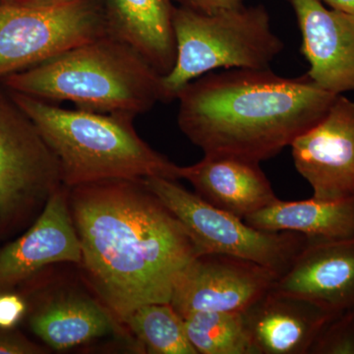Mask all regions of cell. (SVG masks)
<instances>
[{"label": "cell", "instance_id": "cell-1", "mask_svg": "<svg viewBox=\"0 0 354 354\" xmlns=\"http://www.w3.org/2000/svg\"><path fill=\"white\" fill-rule=\"evenodd\" d=\"M68 189L82 253L79 266L100 302L122 326L142 305L169 304L179 277L199 256L181 221L144 179Z\"/></svg>", "mask_w": 354, "mask_h": 354}, {"label": "cell", "instance_id": "cell-2", "mask_svg": "<svg viewBox=\"0 0 354 354\" xmlns=\"http://www.w3.org/2000/svg\"><path fill=\"white\" fill-rule=\"evenodd\" d=\"M337 95L306 75L225 69L191 81L177 94L179 129L204 156L262 162L325 115Z\"/></svg>", "mask_w": 354, "mask_h": 354}, {"label": "cell", "instance_id": "cell-3", "mask_svg": "<svg viewBox=\"0 0 354 354\" xmlns=\"http://www.w3.org/2000/svg\"><path fill=\"white\" fill-rule=\"evenodd\" d=\"M162 77L138 51L106 32L2 81L11 92L44 101L136 118L162 102Z\"/></svg>", "mask_w": 354, "mask_h": 354}, {"label": "cell", "instance_id": "cell-4", "mask_svg": "<svg viewBox=\"0 0 354 354\" xmlns=\"http://www.w3.org/2000/svg\"><path fill=\"white\" fill-rule=\"evenodd\" d=\"M9 92L55 153L66 187L111 179H179L178 165L139 136L134 115L62 109Z\"/></svg>", "mask_w": 354, "mask_h": 354}, {"label": "cell", "instance_id": "cell-5", "mask_svg": "<svg viewBox=\"0 0 354 354\" xmlns=\"http://www.w3.org/2000/svg\"><path fill=\"white\" fill-rule=\"evenodd\" d=\"M176 57L162 77V102L176 101L184 86L216 69H267L285 48L264 6H242L214 13L174 6Z\"/></svg>", "mask_w": 354, "mask_h": 354}, {"label": "cell", "instance_id": "cell-6", "mask_svg": "<svg viewBox=\"0 0 354 354\" xmlns=\"http://www.w3.org/2000/svg\"><path fill=\"white\" fill-rule=\"evenodd\" d=\"M147 187L187 230L197 252L221 254L269 268L279 277L288 271L306 245V236L295 232H266L243 218L212 206L176 180L144 178Z\"/></svg>", "mask_w": 354, "mask_h": 354}, {"label": "cell", "instance_id": "cell-7", "mask_svg": "<svg viewBox=\"0 0 354 354\" xmlns=\"http://www.w3.org/2000/svg\"><path fill=\"white\" fill-rule=\"evenodd\" d=\"M102 0L53 7L0 2V79L106 34Z\"/></svg>", "mask_w": 354, "mask_h": 354}, {"label": "cell", "instance_id": "cell-8", "mask_svg": "<svg viewBox=\"0 0 354 354\" xmlns=\"http://www.w3.org/2000/svg\"><path fill=\"white\" fill-rule=\"evenodd\" d=\"M62 186L55 153L11 93L0 90V227L43 209Z\"/></svg>", "mask_w": 354, "mask_h": 354}, {"label": "cell", "instance_id": "cell-9", "mask_svg": "<svg viewBox=\"0 0 354 354\" xmlns=\"http://www.w3.org/2000/svg\"><path fill=\"white\" fill-rule=\"evenodd\" d=\"M279 277L251 261L202 254L179 277L169 304L183 318L200 311L243 313L272 290Z\"/></svg>", "mask_w": 354, "mask_h": 354}, {"label": "cell", "instance_id": "cell-10", "mask_svg": "<svg viewBox=\"0 0 354 354\" xmlns=\"http://www.w3.org/2000/svg\"><path fill=\"white\" fill-rule=\"evenodd\" d=\"M295 169L321 200L354 195V102L337 95L325 115L292 142Z\"/></svg>", "mask_w": 354, "mask_h": 354}, {"label": "cell", "instance_id": "cell-11", "mask_svg": "<svg viewBox=\"0 0 354 354\" xmlns=\"http://www.w3.org/2000/svg\"><path fill=\"white\" fill-rule=\"evenodd\" d=\"M82 259L69 206V189L58 188L31 227L0 250V291L11 290L46 266Z\"/></svg>", "mask_w": 354, "mask_h": 354}, {"label": "cell", "instance_id": "cell-12", "mask_svg": "<svg viewBox=\"0 0 354 354\" xmlns=\"http://www.w3.org/2000/svg\"><path fill=\"white\" fill-rule=\"evenodd\" d=\"M290 2L301 32L305 75L330 94L354 92V15L328 8L320 0Z\"/></svg>", "mask_w": 354, "mask_h": 354}, {"label": "cell", "instance_id": "cell-13", "mask_svg": "<svg viewBox=\"0 0 354 354\" xmlns=\"http://www.w3.org/2000/svg\"><path fill=\"white\" fill-rule=\"evenodd\" d=\"M272 290L339 314L354 308V237L309 241Z\"/></svg>", "mask_w": 354, "mask_h": 354}, {"label": "cell", "instance_id": "cell-14", "mask_svg": "<svg viewBox=\"0 0 354 354\" xmlns=\"http://www.w3.org/2000/svg\"><path fill=\"white\" fill-rule=\"evenodd\" d=\"M335 315L304 298L272 290L242 313L258 354H309Z\"/></svg>", "mask_w": 354, "mask_h": 354}, {"label": "cell", "instance_id": "cell-15", "mask_svg": "<svg viewBox=\"0 0 354 354\" xmlns=\"http://www.w3.org/2000/svg\"><path fill=\"white\" fill-rule=\"evenodd\" d=\"M195 193L216 208L245 220L279 199L259 162L204 156L197 164L179 167Z\"/></svg>", "mask_w": 354, "mask_h": 354}, {"label": "cell", "instance_id": "cell-16", "mask_svg": "<svg viewBox=\"0 0 354 354\" xmlns=\"http://www.w3.org/2000/svg\"><path fill=\"white\" fill-rule=\"evenodd\" d=\"M106 31L138 51L162 76L176 57L172 0H102Z\"/></svg>", "mask_w": 354, "mask_h": 354}, {"label": "cell", "instance_id": "cell-17", "mask_svg": "<svg viewBox=\"0 0 354 354\" xmlns=\"http://www.w3.org/2000/svg\"><path fill=\"white\" fill-rule=\"evenodd\" d=\"M244 221L266 232L300 234L309 241L353 239L354 195L339 200L278 199Z\"/></svg>", "mask_w": 354, "mask_h": 354}, {"label": "cell", "instance_id": "cell-18", "mask_svg": "<svg viewBox=\"0 0 354 354\" xmlns=\"http://www.w3.org/2000/svg\"><path fill=\"white\" fill-rule=\"evenodd\" d=\"M29 323L32 332L57 351L120 334L123 327L101 302L77 295L51 299L32 314Z\"/></svg>", "mask_w": 354, "mask_h": 354}, {"label": "cell", "instance_id": "cell-19", "mask_svg": "<svg viewBox=\"0 0 354 354\" xmlns=\"http://www.w3.org/2000/svg\"><path fill=\"white\" fill-rule=\"evenodd\" d=\"M123 327L144 353L197 354L188 339L183 317L171 304L142 305L125 319Z\"/></svg>", "mask_w": 354, "mask_h": 354}, {"label": "cell", "instance_id": "cell-20", "mask_svg": "<svg viewBox=\"0 0 354 354\" xmlns=\"http://www.w3.org/2000/svg\"><path fill=\"white\" fill-rule=\"evenodd\" d=\"M183 320L197 354H258L242 313L200 311Z\"/></svg>", "mask_w": 354, "mask_h": 354}, {"label": "cell", "instance_id": "cell-21", "mask_svg": "<svg viewBox=\"0 0 354 354\" xmlns=\"http://www.w3.org/2000/svg\"><path fill=\"white\" fill-rule=\"evenodd\" d=\"M309 354H354V308L337 314L324 326Z\"/></svg>", "mask_w": 354, "mask_h": 354}, {"label": "cell", "instance_id": "cell-22", "mask_svg": "<svg viewBox=\"0 0 354 354\" xmlns=\"http://www.w3.org/2000/svg\"><path fill=\"white\" fill-rule=\"evenodd\" d=\"M27 310L24 297L11 290L0 291V329H14Z\"/></svg>", "mask_w": 354, "mask_h": 354}, {"label": "cell", "instance_id": "cell-23", "mask_svg": "<svg viewBox=\"0 0 354 354\" xmlns=\"http://www.w3.org/2000/svg\"><path fill=\"white\" fill-rule=\"evenodd\" d=\"M48 349L14 329H0V354H44Z\"/></svg>", "mask_w": 354, "mask_h": 354}, {"label": "cell", "instance_id": "cell-24", "mask_svg": "<svg viewBox=\"0 0 354 354\" xmlns=\"http://www.w3.org/2000/svg\"><path fill=\"white\" fill-rule=\"evenodd\" d=\"M178 6L203 13H214L244 6V0H172Z\"/></svg>", "mask_w": 354, "mask_h": 354}, {"label": "cell", "instance_id": "cell-25", "mask_svg": "<svg viewBox=\"0 0 354 354\" xmlns=\"http://www.w3.org/2000/svg\"><path fill=\"white\" fill-rule=\"evenodd\" d=\"M78 0H1V3L29 7H53L72 3Z\"/></svg>", "mask_w": 354, "mask_h": 354}, {"label": "cell", "instance_id": "cell-26", "mask_svg": "<svg viewBox=\"0 0 354 354\" xmlns=\"http://www.w3.org/2000/svg\"><path fill=\"white\" fill-rule=\"evenodd\" d=\"M325 6L341 12L353 14L354 0H320Z\"/></svg>", "mask_w": 354, "mask_h": 354}, {"label": "cell", "instance_id": "cell-27", "mask_svg": "<svg viewBox=\"0 0 354 354\" xmlns=\"http://www.w3.org/2000/svg\"><path fill=\"white\" fill-rule=\"evenodd\" d=\"M0 2H1V0H0Z\"/></svg>", "mask_w": 354, "mask_h": 354}]
</instances>
